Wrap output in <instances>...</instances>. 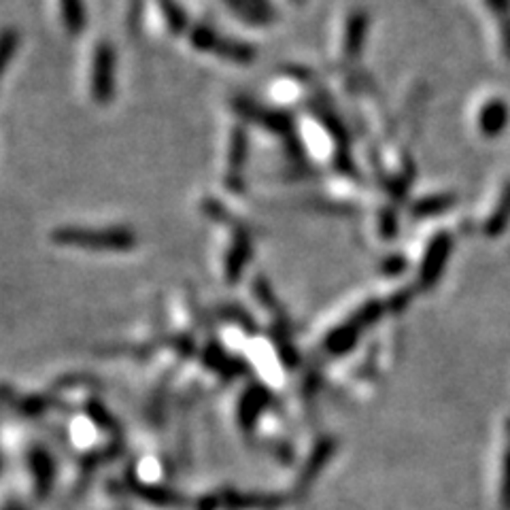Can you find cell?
Instances as JSON below:
<instances>
[{"label":"cell","instance_id":"obj_8","mask_svg":"<svg viewBox=\"0 0 510 510\" xmlns=\"http://www.w3.org/2000/svg\"><path fill=\"white\" fill-rule=\"evenodd\" d=\"M449 207V200L447 198H431V200H425L422 202V207H419V213H438V211H445Z\"/></svg>","mask_w":510,"mask_h":510},{"label":"cell","instance_id":"obj_9","mask_svg":"<svg viewBox=\"0 0 510 510\" xmlns=\"http://www.w3.org/2000/svg\"><path fill=\"white\" fill-rule=\"evenodd\" d=\"M508 213H510V191H508V196L502 200V207L497 209L494 219H491V230H500V226L504 224V219L508 218Z\"/></svg>","mask_w":510,"mask_h":510},{"label":"cell","instance_id":"obj_2","mask_svg":"<svg viewBox=\"0 0 510 510\" xmlns=\"http://www.w3.org/2000/svg\"><path fill=\"white\" fill-rule=\"evenodd\" d=\"M113 66H116V60H113V50L109 45H98V51H96L94 60V98L100 102V105H107V100L111 98L113 92Z\"/></svg>","mask_w":510,"mask_h":510},{"label":"cell","instance_id":"obj_5","mask_svg":"<svg viewBox=\"0 0 510 510\" xmlns=\"http://www.w3.org/2000/svg\"><path fill=\"white\" fill-rule=\"evenodd\" d=\"M62 5V17L66 28L73 34H79L83 26H86V11H83L81 0H60Z\"/></svg>","mask_w":510,"mask_h":510},{"label":"cell","instance_id":"obj_6","mask_svg":"<svg viewBox=\"0 0 510 510\" xmlns=\"http://www.w3.org/2000/svg\"><path fill=\"white\" fill-rule=\"evenodd\" d=\"M17 43H20V34H17L15 30H5V32H0V77H3L5 69H7L9 60L14 58Z\"/></svg>","mask_w":510,"mask_h":510},{"label":"cell","instance_id":"obj_1","mask_svg":"<svg viewBox=\"0 0 510 510\" xmlns=\"http://www.w3.org/2000/svg\"><path fill=\"white\" fill-rule=\"evenodd\" d=\"M53 241L62 245H73V247L124 251L134 247V234L122 230V227H113V230H81V227H64V230H58L53 234Z\"/></svg>","mask_w":510,"mask_h":510},{"label":"cell","instance_id":"obj_4","mask_svg":"<svg viewBox=\"0 0 510 510\" xmlns=\"http://www.w3.org/2000/svg\"><path fill=\"white\" fill-rule=\"evenodd\" d=\"M508 111L500 100H494L481 113V128L485 134H497L506 125Z\"/></svg>","mask_w":510,"mask_h":510},{"label":"cell","instance_id":"obj_7","mask_svg":"<svg viewBox=\"0 0 510 510\" xmlns=\"http://www.w3.org/2000/svg\"><path fill=\"white\" fill-rule=\"evenodd\" d=\"M364 32H366V17L362 14L353 15V20L349 23V37H347V53H349V56H356V53H359V47H362V41H364Z\"/></svg>","mask_w":510,"mask_h":510},{"label":"cell","instance_id":"obj_3","mask_svg":"<svg viewBox=\"0 0 510 510\" xmlns=\"http://www.w3.org/2000/svg\"><path fill=\"white\" fill-rule=\"evenodd\" d=\"M449 249H451V241H449L447 234H442V236H436V241L430 245V251H428V255H425L423 273H422L425 283H434L438 274H440V270L447 262Z\"/></svg>","mask_w":510,"mask_h":510}]
</instances>
